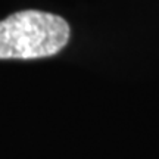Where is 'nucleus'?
<instances>
[{"instance_id": "nucleus-1", "label": "nucleus", "mask_w": 159, "mask_h": 159, "mask_svg": "<svg viewBox=\"0 0 159 159\" xmlns=\"http://www.w3.org/2000/svg\"><path fill=\"white\" fill-rule=\"evenodd\" d=\"M69 40L63 18L40 11H22L0 21V59H37L56 55Z\"/></svg>"}]
</instances>
